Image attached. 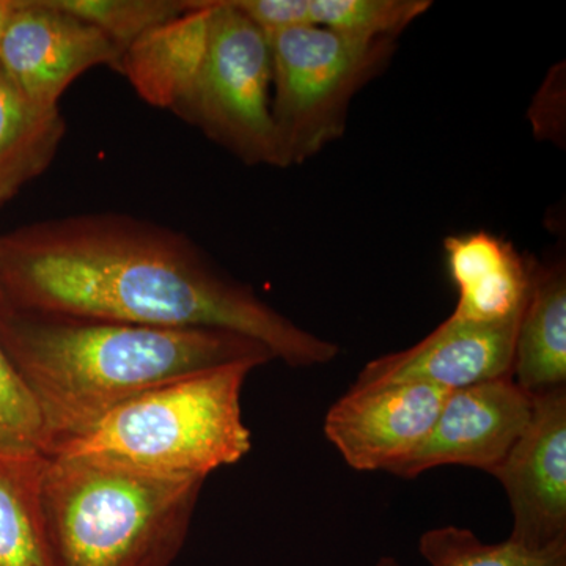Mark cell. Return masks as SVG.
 I'll return each mask as SVG.
<instances>
[{"mask_svg": "<svg viewBox=\"0 0 566 566\" xmlns=\"http://www.w3.org/2000/svg\"><path fill=\"white\" fill-rule=\"evenodd\" d=\"M0 301L32 314L226 331L296 368L340 353L219 271L188 238L125 216L57 219L0 241Z\"/></svg>", "mask_w": 566, "mask_h": 566, "instance_id": "cell-1", "label": "cell"}, {"mask_svg": "<svg viewBox=\"0 0 566 566\" xmlns=\"http://www.w3.org/2000/svg\"><path fill=\"white\" fill-rule=\"evenodd\" d=\"M431 6L428 0H308L312 25L365 41L397 40Z\"/></svg>", "mask_w": 566, "mask_h": 566, "instance_id": "cell-18", "label": "cell"}, {"mask_svg": "<svg viewBox=\"0 0 566 566\" xmlns=\"http://www.w3.org/2000/svg\"><path fill=\"white\" fill-rule=\"evenodd\" d=\"M444 252L458 290L452 315L474 323L520 318L531 290L534 260L490 232L447 237Z\"/></svg>", "mask_w": 566, "mask_h": 566, "instance_id": "cell-12", "label": "cell"}, {"mask_svg": "<svg viewBox=\"0 0 566 566\" xmlns=\"http://www.w3.org/2000/svg\"><path fill=\"white\" fill-rule=\"evenodd\" d=\"M256 367L249 360L222 365L137 395L46 455L207 480L251 452L241 392Z\"/></svg>", "mask_w": 566, "mask_h": 566, "instance_id": "cell-4", "label": "cell"}, {"mask_svg": "<svg viewBox=\"0 0 566 566\" xmlns=\"http://www.w3.org/2000/svg\"><path fill=\"white\" fill-rule=\"evenodd\" d=\"M374 566H401V564L395 557L385 556L378 558V562H375Z\"/></svg>", "mask_w": 566, "mask_h": 566, "instance_id": "cell-23", "label": "cell"}, {"mask_svg": "<svg viewBox=\"0 0 566 566\" xmlns=\"http://www.w3.org/2000/svg\"><path fill=\"white\" fill-rule=\"evenodd\" d=\"M491 475L509 497L510 542L539 551L566 539V386L532 395L526 430Z\"/></svg>", "mask_w": 566, "mask_h": 566, "instance_id": "cell-8", "label": "cell"}, {"mask_svg": "<svg viewBox=\"0 0 566 566\" xmlns=\"http://www.w3.org/2000/svg\"><path fill=\"white\" fill-rule=\"evenodd\" d=\"M59 9L95 25L123 52L164 22L189 9V0H52Z\"/></svg>", "mask_w": 566, "mask_h": 566, "instance_id": "cell-19", "label": "cell"}, {"mask_svg": "<svg viewBox=\"0 0 566 566\" xmlns=\"http://www.w3.org/2000/svg\"><path fill=\"white\" fill-rule=\"evenodd\" d=\"M520 318L474 323L450 315L419 344L370 360L353 386L427 385L452 392L512 376Z\"/></svg>", "mask_w": 566, "mask_h": 566, "instance_id": "cell-11", "label": "cell"}, {"mask_svg": "<svg viewBox=\"0 0 566 566\" xmlns=\"http://www.w3.org/2000/svg\"><path fill=\"white\" fill-rule=\"evenodd\" d=\"M210 0L145 33L123 52L122 74L137 95L159 109H177L199 81L210 48Z\"/></svg>", "mask_w": 566, "mask_h": 566, "instance_id": "cell-13", "label": "cell"}, {"mask_svg": "<svg viewBox=\"0 0 566 566\" xmlns=\"http://www.w3.org/2000/svg\"><path fill=\"white\" fill-rule=\"evenodd\" d=\"M20 0H0V39L6 31L7 22H9L11 14L17 10Z\"/></svg>", "mask_w": 566, "mask_h": 566, "instance_id": "cell-22", "label": "cell"}, {"mask_svg": "<svg viewBox=\"0 0 566 566\" xmlns=\"http://www.w3.org/2000/svg\"><path fill=\"white\" fill-rule=\"evenodd\" d=\"M532 416V395L512 376L447 394L422 444L390 474L416 479L439 465H465L493 474Z\"/></svg>", "mask_w": 566, "mask_h": 566, "instance_id": "cell-9", "label": "cell"}, {"mask_svg": "<svg viewBox=\"0 0 566 566\" xmlns=\"http://www.w3.org/2000/svg\"><path fill=\"white\" fill-rule=\"evenodd\" d=\"M279 167L297 166L340 139L356 93L385 70L397 40L365 41L301 25L268 35Z\"/></svg>", "mask_w": 566, "mask_h": 566, "instance_id": "cell-5", "label": "cell"}, {"mask_svg": "<svg viewBox=\"0 0 566 566\" xmlns=\"http://www.w3.org/2000/svg\"><path fill=\"white\" fill-rule=\"evenodd\" d=\"M266 35L311 24L308 0H230Z\"/></svg>", "mask_w": 566, "mask_h": 566, "instance_id": "cell-21", "label": "cell"}, {"mask_svg": "<svg viewBox=\"0 0 566 566\" xmlns=\"http://www.w3.org/2000/svg\"><path fill=\"white\" fill-rule=\"evenodd\" d=\"M420 556L430 566H566V539L539 551H528L509 538L482 542L469 528H430L419 538Z\"/></svg>", "mask_w": 566, "mask_h": 566, "instance_id": "cell-17", "label": "cell"}, {"mask_svg": "<svg viewBox=\"0 0 566 566\" xmlns=\"http://www.w3.org/2000/svg\"><path fill=\"white\" fill-rule=\"evenodd\" d=\"M122 57L99 29L52 0H20L0 39V69L41 109H59L76 77L99 65L118 71Z\"/></svg>", "mask_w": 566, "mask_h": 566, "instance_id": "cell-7", "label": "cell"}, {"mask_svg": "<svg viewBox=\"0 0 566 566\" xmlns=\"http://www.w3.org/2000/svg\"><path fill=\"white\" fill-rule=\"evenodd\" d=\"M210 3L207 61L175 112L249 166L279 167L270 39L230 0Z\"/></svg>", "mask_w": 566, "mask_h": 566, "instance_id": "cell-6", "label": "cell"}, {"mask_svg": "<svg viewBox=\"0 0 566 566\" xmlns=\"http://www.w3.org/2000/svg\"><path fill=\"white\" fill-rule=\"evenodd\" d=\"M0 442L46 453L39 405L0 342Z\"/></svg>", "mask_w": 566, "mask_h": 566, "instance_id": "cell-20", "label": "cell"}, {"mask_svg": "<svg viewBox=\"0 0 566 566\" xmlns=\"http://www.w3.org/2000/svg\"><path fill=\"white\" fill-rule=\"evenodd\" d=\"M0 342L39 405L46 453L137 395L222 365L274 359L259 342L226 331L32 314L2 301Z\"/></svg>", "mask_w": 566, "mask_h": 566, "instance_id": "cell-2", "label": "cell"}, {"mask_svg": "<svg viewBox=\"0 0 566 566\" xmlns=\"http://www.w3.org/2000/svg\"><path fill=\"white\" fill-rule=\"evenodd\" d=\"M63 136L61 112L29 102L0 69V207L44 172Z\"/></svg>", "mask_w": 566, "mask_h": 566, "instance_id": "cell-16", "label": "cell"}, {"mask_svg": "<svg viewBox=\"0 0 566 566\" xmlns=\"http://www.w3.org/2000/svg\"><path fill=\"white\" fill-rule=\"evenodd\" d=\"M447 390L427 385L352 386L324 419V434L354 471H392L422 444Z\"/></svg>", "mask_w": 566, "mask_h": 566, "instance_id": "cell-10", "label": "cell"}, {"mask_svg": "<svg viewBox=\"0 0 566 566\" xmlns=\"http://www.w3.org/2000/svg\"><path fill=\"white\" fill-rule=\"evenodd\" d=\"M512 376L528 395L566 386L565 260L534 263L517 324Z\"/></svg>", "mask_w": 566, "mask_h": 566, "instance_id": "cell-14", "label": "cell"}, {"mask_svg": "<svg viewBox=\"0 0 566 566\" xmlns=\"http://www.w3.org/2000/svg\"><path fill=\"white\" fill-rule=\"evenodd\" d=\"M46 453L0 442V566H55L43 506Z\"/></svg>", "mask_w": 566, "mask_h": 566, "instance_id": "cell-15", "label": "cell"}, {"mask_svg": "<svg viewBox=\"0 0 566 566\" xmlns=\"http://www.w3.org/2000/svg\"><path fill=\"white\" fill-rule=\"evenodd\" d=\"M203 483L46 455L41 506L54 565H172Z\"/></svg>", "mask_w": 566, "mask_h": 566, "instance_id": "cell-3", "label": "cell"}]
</instances>
